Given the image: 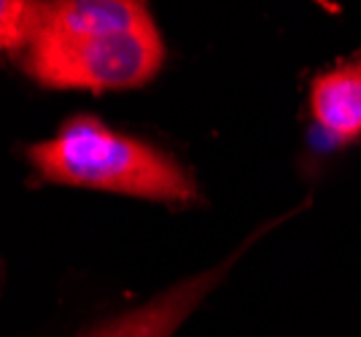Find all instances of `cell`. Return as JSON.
<instances>
[{"label": "cell", "mask_w": 361, "mask_h": 337, "mask_svg": "<svg viewBox=\"0 0 361 337\" xmlns=\"http://www.w3.org/2000/svg\"><path fill=\"white\" fill-rule=\"evenodd\" d=\"M165 44L157 25L92 35H38L22 65L38 84L60 90H133L159 73Z\"/></svg>", "instance_id": "2"}, {"label": "cell", "mask_w": 361, "mask_h": 337, "mask_svg": "<svg viewBox=\"0 0 361 337\" xmlns=\"http://www.w3.org/2000/svg\"><path fill=\"white\" fill-rule=\"evenodd\" d=\"M316 122L340 143L361 138V60L343 62L316 76L310 87Z\"/></svg>", "instance_id": "5"}, {"label": "cell", "mask_w": 361, "mask_h": 337, "mask_svg": "<svg viewBox=\"0 0 361 337\" xmlns=\"http://www.w3.org/2000/svg\"><path fill=\"white\" fill-rule=\"evenodd\" d=\"M149 25H154V19L146 0H44L38 35L121 32Z\"/></svg>", "instance_id": "3"}, {"label": "cell", "mask_w": 361, "mask_h": 337, "mask_svg": "<svg viewBox=\"0 0 361 337\" xmlns=\"http://www.w3.org/2000/svg\"><path fill=\"white\" fill-rule=\"evenodd\" d=\"M44 19V0H0V44L6 51L25 54Z\"/></svg>", "instance_id": "6"}, {"label": "cell", "mask_w": 361, "mask_h": 337, "mask_svg": "<svg viewBox=\"0 0 361 337\" xmlns=\"http://www.w3.org/2000/svg\"><path fill=\"white\" fill-rule=\"evenodd\" d=\"M30 162L41 178L54 184L162 202L197 197L192 176L170 154L119 135L92 116H75L51 140L32 146Z\"/></svg>", "instance_id": "1"}, {"label": "cell", "mask_w": 361, "mask_h": 337, "mask_svg": "<svg viewBox=\"0 0 361 337\" xmlns=\"http://www.w3.org/2000/svg\"><path fill=\"white\" fill-rule=\"evenodd\" d=\"M219 276L221 270H211L192 281H183L149 305L119 316L116 321L106 326H97L94 332L84 337H170L180 326V321L202 302V297L216 286Z\"/></svg>", "instance_id": "4"}]
</instances>
